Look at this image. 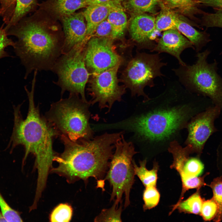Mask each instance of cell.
I'll use <instances>...</instances> for the list:
<instances>
[{
    "instance_id": "obj_6",
    "label": "cell",
    "mask_w": 222,
    "mask_h": 222,
    "mask_svg": "<svg viewBox=\"0 0 222 222\" xmlns=\"http://www.w3.org/2000/svg\"><path fill=\"white\" fill-rule=\"evenodd\" d=\"M210 52L206 50L196 55L191 65H180L173 70L185 88L193 93L208 97L214 105L222 110V78L217 72L216 61L211 64L207 59Z\"/></svg>"
},
{
    "instance_id": "obj_29",
    "label": "cell",
    "mask_w": 222,
    "mask_h": 222,
    "mask_svg": "<svg viewBox=\"0 0 222 222\" xmlns=\"http://www.w3.org/2000/svg\"><path fill=\"white\" fill-rule=\"evenodd\" d=\"M208 175L207 173L202 177H189L181 180L182 183V189L180 198L175 205L178 204L183 199V195L186 191L191 189H200L202 187L207 185L204 182V179Z\"/></svg>"
},
{
    "instance_id": "obj_35",
    "label": "cell",
    "mask_w": 222,
    "mask_h": 222,
    "mask_svg": "<svg viewBox=\"0 0 222 222\" xmlns=\"http://www.w3.org/2000/svg\"><path fill=\"white\" fill-rule=\"evenodd\" d=\"M112 32L111 25L106 19L98 25L91 37H106L111 39Z\"/></svg>"
},
{
    "instance_id": "obj_1",
    "label": "cell",
    "mask_w": 222,
    "mask_h": 222,
    "mask_svg": "<svg viewBox=\"0 0 222 222\" xmlns=\"http://www.w3.org/2000/svg\"><path fill=\"white\" fill-rule=\"evenodd\" d=\"M178 86L168 87L158 96L143 101L146 110L133 121L134 131L150 148L167 149L194 116L213 105L211 101Z\"/></svg>"
},
{
    "instance_id": "obj_26",
    "label": "cell",
    "mask_w": 222,
    "mask_h": 222,
    "mask_svg": "<svg viewBox=\"0 0 222 222\" xmlns=\"http://www.w3.org/2000/svg\"><path fill=\"white\" fill-rule=\"evenodd\" d=\"M176 17L169 11L162 12L155 19V29L161 32L176 29Z\"/></svg>"
},
{
    "instance_id": "obj_36",
    "label": "cell",
    "mask_w": 222,
    "mask_h": 222,
    "mask_svg": "<svg viewBox=\"0 0 222 222\" xmlns=\"http://www.w3.org/2000/svg\"><path fill=\"white\" fill-rule=\"evenodd\" d=\"M7 36L4 28H0V59L9 56L5 51V48L9 46L13 47L14 44V42Z\"/></svg>"
},
{
    "instance_id": "obj_22",
    "label": "cell",
    "mask_w": 222,
    "mask_h": 222,
    "mask_svg": "<svg viewBox=\"0 0 222 222\" xmlns=\"http://www.w3.org/2000/svg\"><path fill=\"white\" fill-rule=\"evenodd\" d=\"M199 190L197 189L195 193L187 199L174 205L169 214L177 209L180 212L200 215L204 200L200 196Z\"/></svg>"
},
{
    "instance_id": "obj_7",
    "label": "cell",
    "mask_w": 222,
    "mask_h": 222,
    "mask_svg": "<svg viewBox=\"0 0 222 222\" xmlns=\"http://www.w3.org/2000/svg\"><path fill=\"white\" fill-rule=\"evenodd\" d=\"M115 150L110 160L105 180L112 188L110 200L118 205L125 195L124 207L130 204V195L135 175L133 157L137 153L133 143L125 140L123 135L115 144Z\"/></svg>"
},
{
    "instance_id": "obj_5",
    "label": "cell",
    "mask_w": 222,
    "mask_h": 222,
    "mask_svg": "<svg viewBox=\"0 0 222 222\" xmlns=\"http://www.w3.org/2000/svg\"><path fill=\"white\" fill-rule=\"evenodd\" d=\"M69 94L68 98L52 103L44 117L59 137L63 135L73 141L91 139L89 102L80 98L79 95Z\"/></svg>"
},
{
    "instance_id": "obj_40",
    "label": "cell",
    "mask_w": 222,
    "mask_h": 222,
    "mask_svg": "<svg viewBox=\"0 0 222 222\" xmlns=\"http://www.w3.org/2000/svg\"><path fill=\"white\" fill-rule=\"evenodd\" d=\"M87 6L89 5L97 4L108 2L110 0H86Z\"/></svg>"
},
{
    "instance_id": "obj_34",
    "label": "cell",
    "mask_w": 222,
    "mask_h": 222,
    "mask_svg": "<svg viewBox=\"0 0 222 222\" xmlns=\"http://www.w3.org/2000/svg\"><path fill=\"white\" fill-rule=\"evenodd\" d=\"M203 24L207 27L222 28V9L216 10L214 13L205 14L203 17Z\"/></svg>"
},
{
    "instance_id": "obj_8",
    "label": "cell",
    "mask_w": 222,
    "mask_h": 222,
    "mask_svg": "<svg viewBox=\"0 0 222 222\" xmlns=\"http://www.w3.org/2000/svg\"><path fill=\"white\" fill-rule=\"evenodd\" d=\"M83 43L75 46L67 53L62 54L56 60L51 70L58 76L53 83L61 88L62 96L66 91L80 95L88 102L85 89L89 75L84 61Z\"/></svg>"
},
{
    "instance_id": "obj_30",
    "label": "cell",
    "mask_w": 222,
    "mask_h": 222,
    "mask_svg": "<svg viewBox=\"0 0 222 222\" xmlns=\"http://www.w3.org/2000/svg\"><path fill=\"white\" fill-rule=\"evenodd\" d=\"M157 0H129L131 8L138 12H151L157 4Z\"/></svg>"
},
{
    "instance_id": "obj_32",
    "label": "cell",
    "mask_w": 222,
    "mask_h": 222,
    "mask_svg": "<svg viewBox=\"0 0 222 222\" xmlns=\"http://www.w3.org/2000/svg\"><path fill=\"white\" fill-rule=\"evenodd\" d=\"M1 212L7 222H22L18 213L12 209L4 199L0 193Z\"/></svg>"
},
{
    "instance_id": "obj_27",
    "label": "cell",
    "mask_w": 222,
    "mask_h": 222,
    "mask_svg": "<svg viewBox=\"0 0 222 222\" xmlns=\"http://www.w3.org/2000/svg\"><path fill=\"white\" fill-rule=\"evenodd\" d=\"M72 209L67 204H60L52 211L50 216V221L52 222H68L71 220Z\"/></svg>"
},
{
    "instance_id": "obj_23",
    "label": "cell",
    "mask_w": 222,
    "mask_h": 222,
    "mask_svg": "<svg viewBox=\"0 0 222 222\" xmlns=\"http://www.w3.org/2000/svg\"><path fill=\"white\" fill-rule=\"evenodd\" d=\"M37 0H17L13 15L4 28L6 30L14 25L31 11L36 5Z\"/></svg>"
},
{
    "instance_id": "obj_20",
    "label": "cell",
    "mask_w": 222,
    "mask_h": 222,
    "mask_svg": "<svg viewBox=\"0 0 222 222\" xmlns=\"http://www.w3.org/2000/svg\"><path fill=\"white\" fill-rule=\"evenodd\" d=\"M111 25L113 40L121 37L123 34L127 24V18L121 6L116 7L110 12L107 18Z\"/></svg>"
},
{
    "instance_id": "obj_16",
    "label": "cell",
    "mask_w": 222,
    "mask_h": 222,
    "mask_svg": "<svg viewBox=\"0 0 222 222\" xmlns=\"http://www.w3.org/2000/svg\"><path fill=\"white\" fill-rule=\"evenodd\" d=\"M155 19L147 14L136 16L131 21L130 28L132 39L139 45L140 48H145L151 51L155 44L152 42V36L155 29Z\"/></svg>"
},
{
    "instance_id": "obj_12",
    "label": "cell",
    "mask_w": 222,
    "mask_h": 222,
    "mask_svg": "<svg viewBox=\"0 0 222 222\" xmlns=\"http://www.w3.org/2000/svg\"><path fill=\"white\" fill-rule=\"evenodd\" d=\"M221 113L219 107L212 105L194 116L188 123V131L185 142L192 147L193 153L199 157L202 153L206 143L210 137L218 131L215 121Z\"/></svg>"
},
{
    "instance_id": "obj_33",
    "label": "cell",
    "mask_w": 222,
    "mask_h": 222,
    "mask_svg": "<svg viewBox=\"0 0 222 222\" xmlns=\"http://www.w3.org/2000/svg\"><path fill=\"white\" fill-rule=\"evenodd\" d=\"M17 0H0V16L6 25L14 14Z\"/></svg>"
},
{
    "instance_id": "obj_9",
    "label": "cell",
    "mask_w": 222,
    "mask_h": 222,
    "mask_svg": "<svg viewBox=\"0 0 222 222\" xmlns=\"http://www.w3.org/2000/svg\"><path fill=\"white\" fill-rule=\"evenodd\" d=\"M159 53H138L128 63L121 76L125 88L130 90L132 96L144 97V101L150 98L144 92L146 86H154V80L164 76L161 68L167 64L162 62Z\"/></svg>"
},
{
    "instance_id": "obj_11",
    "label": "cell",
    "mask_w": 222,
    "mask_h": 222,
    "mask_svg": "<svg viewBox=\"0 0 222 222\" xmlns=\"http://www.w3.org/2000/svg\"><path fill=\"white\" fill-rule=\"evenodd\" d=\"M113 39L92 37L84 48L85 64L90 74H99L121 65V56L116 51Z\"/></svg>"
},
{
    "instance_id": "obj_28",
    "label": "cell",
    "mask_w": 222,
    "mask_h": 222,
    "mask_svg": "<svg viewBox=\"0 0 222 222\" xmlns=\"http://www.w3.org/2000/svg\"><path fill=\"white\" fill-rule=\"evenodd\" d=\"M143 198L144 204V210L151 209L156 206L160 198L159 192L155 186L145 187L143 193Z\"/></svg>"
},
{
    "instance_id": "obj_13",
    "label": "cell",
    "mask_w": 222,
    "mask_h": 222,
    "mask_svg": "<svg viewBox=\"0 0 222 222\" xmlns=\"http://www.w3.org/2000/svg\"><path fill=\"white\" fill-rule=\"evenodd\" d=\"M173 156V161L171 168L175 169L179 174L181 180L189 177H198L203 172L204 165L198 157H189L193 153L189 145L182 147L177 141H174L167 149Z\"/></svg>"
},
{
    "instance_id": "obj_19",
    "label": "cell",
    "mask_w": 222,
    "mask_h": 222,
    "mask_svg": "<svg viewBox=\"0 0 222 222\" xmlns=\"http://www.w3.org/2000/svg\"><path fill=\"white\" fill-rule=\"evenodd\" d=\"M176 29L185 36L193 44L198 52L210 41L209 35L199 32L186 22L176 17Z\"/></svg>"
},
{
    "instance_id": "obj_41",
    "label": "cell",
    "mask_w": 222,
    "mask_h": 222,
    "mask_svg": "<svg viewBox=\"0 0 222 222\" xmlns=\"http://www.w3.org/2000/svg\"><path fill=\"white\" fill-rule=\"evenodd\" d=\"M0 221L7 222L1 211L0 212Z\"/></svg>"
},
{
    "instance_id": "obj_37",
    "label": "cell",
    "mask_w": 222,
    "mask_h": 222,
    "mask_svg": "<svg viewBox=\"0 0 222 222\" xmlns=\"http://www.w3.org/2000/svg\"><path fill=\"white\" fill-rule=\"evenodd\" d=\"M171 7L179 9H187L193 7L197 0H163Z\"/></svg>"
},
{
    "instance_id": "obj_3",
    "label": "cell",
    "mask_w": 222,
    "mask_h": 222,
    "mask_svg": "<svg viewBox=\"0 0 222 222\" xmlns=\"http://www.w3.org/2000/svg\"><path fill=\"white\" fill-rule=\"evenodd\" d=\"M35 80H32L30 91L26 86L24 87L29 101L26 118L24 120L23 118L20 105L14 108V126L10 144L12 149L19 145L24 147L23 161L29 154L35 156L38 174L37 188L42 190L45 185L53 161L57 155L53 148V139L59 135L45 117L41 115L39 106L35 105Z\"/></svg>"
},
{
    "instance_id": "obj_10",
    "label": "cell",
    "mask_w": 222,
    "mask_h": 222,
    "mask_svg": "<svg viewBox=\"0 0 222 222\" xmlns=\"http://www.w3.org/2000/svg\"><path fill=\"white\" fill-rule=\"evenodd\" d=\"M120 65L93 75L88 80L87 90L92 97L90 105L97 103L100 109L107 108L109 111L115 102L121 101L126 88L119 84L117 73Z\"/></svg>"
},
{
    "instance_id": "obj_15",
    "label": "cell",
    "mask_w": 222,
    "mask_h": 222,
    "mask_svg": "<svg viewBox=\"0 0 222 222\" xmlns=\"http://www.w3.org/2000/svg\"><path fill=\"white\" fill-rule=\"evenodd\" d=\"M189 48L195 50L192 43L174 29L165 31L151 51L167 53L175 57L180 65H184L186 64L181 59L180 55Z\"/></svg>"
},
{
    "instance_id": "obj_2",
    "label": "cell",
    "mask_w": 222,
    "mask_h": 222,
    "mask_svg": "<svg viewBox=\"0 0 222 222\" xmlns=\"http://www.w3.org/2000/svg\"><path fill=\"white\" fill-rule=\"evenodd\" d=\"M48 16L22 19L5 30L17 40L13 47L26 70V79L33 71L51 70L62 54L64 33Z\"/></svg>"
},
{
    "instance_id": "obj_38",
    "label": "cell",
    "mask_w": 222,
    "mask_h": 222,
    "mask_svg": "<svg viewBox=\"0 0 222 222\" xmlns=\"http://www.w3.org/2000/svg\"><path fill=\"white\" fill-rule=\"evenodd\" d=\"M200 3L211 7L216 10L222 9V0H197Z\"/></svg>"
},
{
    "instance_id": "obj_17",
    "label": "cell",
    "mask_w": 222,
    "mask_h": 222,
    "mask_svg": "<svg viewBox=\"0 0 222 222\" xmlns=\"http://www.w3.org/2000/svg\"><path fill=\"white\" fill-rule=\"evenodd\" d=\"M117 0H110L104 2L87 6L83 13L86 22L87 36L91 37L98 25L107 19L110 11L120 6Z\"/></svg>"
},
{
    "instance_id": "obj_24",
    "label": "cell",
    "mask_w": 222,
    "mask_h": 222,
    "mask_svg": "<svg viewBox=\"0 0 222 222\" xmlns=\"http://www.w3.org/2000/svg\"><path fill=\"white\" fill-rule=\"evenodd\" d=\"M208 186L212 190V198L218 207L217 213L213 220L219 222L222 220V178L220 177L215 178Z\"/></svg>"
},
{
    "instance_id": "obj_4",
    "label": "cell",
    "mask_w": 222,
    "mask_h": 222,
    "mask_svg": "<svg viewBox=\"0 0 222 222\" xmlns=\"http://www.w3.org/2000/svg\"><path fill=\"white\" fill-rule=\"evenodd\" d=\"M123 134V132L106 133L92 138L76 141L60 135L64 150L60 156L55 157L54 161L59 165L53 171L71 180L81 179L86 181L92 177L98 182L107 172L115 144Z\"/></svg>"
},
{
    "instance_id": "obj_31",
    "label": "cell",
    "mask_w": 222,
    "mask_h": 222,
    "mask_svg": "<svg viewBox=\"0 0 222 222\" xmlns=\"http://www.w3.org/2000/svg\"><path fill=\"white\" fill-rule=\"evenodd\" d=\"M217 204L212 198L210 199L204 200L200 215L205 221L213 219L217 211Z\"/></svg>"
},
{
    "instance_id": "obj_18",
    "label": "cell",
    "mask_w": 222,
    "mask_h": 222,
    "mask_svg": "<svg viewBox=\"0 0 222 222\" xmlns=\"http://www.w3.org/2000/svg\"><path fill=\"white\" fill-rule=\"evenodd\" d=\"M87 6L86 0H49L42 5V8L51 18L60 19Z\"/></svg>"
},
{
    "instance_id": "obj_25",
    "label": "cell",
    "mask_w": 222,
    "mask_h": 222,
    "mask_svg": "<svg viewBox=\"0 0 222 222\" xmlns=\"http://www.w3.org/2000/svg\"><path fill=\"white\" fill-rule=\"evenodd\" d=\"M122 206L118 205L114 202L111 208L103 209L94 219V222H121Z\"/></svg>"
},
{
    "instance_id": "obj_39",
    "label": "cell",
    "mask_w": 222,
    "mask_h": 222,
    "mask_svg": "<svg viewBox=\"0 0 222 222\" xmlns=\"http://www.w3.org/2000/svg\"><path fill=\"white\" fill-rule=\"evenodd\" d=\"M221 113H222V110ZM217 153L219 159H222V132L221 136L217 147Z\"/></svg>"
},
{
    "instance_id": "obj_14",
    "label": "cell",
    "mask_w": 222,
    "mask_h": 222,
    "mask_svg": "<svg viewBox=\"0 0 222 222\" xmlns=\"http://www.w3.org/2000/svg\"><path fill=\"white\" fill-rule=\"evenodd\" d=\"M60 20L64 38L62 54L67 53L76 45L88 40L83 12H75L63 17Z\"/></svg>"
},
{
    "instance_id": "obj_21",
    "label": "cell",
    "mask_w": 222,
    "mask_h": 222,
    "mask_svg": "<svg viewBox=\"0 0 222 222\" xmlns=\"http://www.w3.org/2000/svg\"><path fill=\"white\" fill-rule=\"evenodd\" d=\"M133 162L135 175L139 178L144 186L156 187L158 169V163L154 162L152 169L148 170L146 167V159L140 161L139 166H138L133 160Z\"/></svg>"
}]
</instances>
